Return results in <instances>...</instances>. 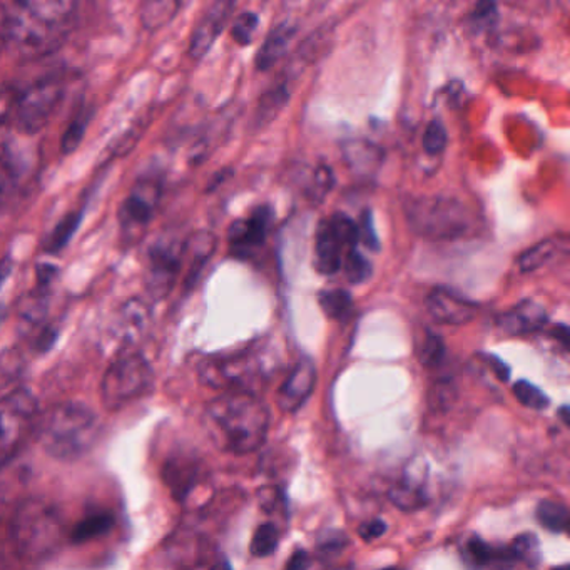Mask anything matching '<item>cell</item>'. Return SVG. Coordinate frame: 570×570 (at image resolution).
Here are the masks:
<instances>
[{"mask_svg":"<svg viewBox=\"0 0 570 570\" xmlns=\"http://www.w3.org/2000/svg\"><path fill=\"white\" fill-rule=\"evenodd\" d=\"M162 482L178 504L186 505L191 495L203 484V462L193 454L178 452L162 465Z\"/></svg>","mask_w":570,"mask_h":570,"instance_id":"13","label":"cell"},{"mask_svg":"<svg viewBox=\"0 0 570 570\" xmlns=\"http://www.w3.org/2000/svg\"><path fill=\"white\" fill-rule=\"evenodd\" d=\"M468 28L475 32V34H482V32L490 31L498 22V9L495 4V0H477L474 11L468 14Z\"/></svg>","mask_w":570,"mask_h":570,"instance_id":"33","label":"cell"},{"mask_svg":"<svg viewBox=\"0 0 570 570\" xmlns=\"http://www.w3.org/2000/svg\"><path fill=\"white\" fill-rule=\"evenodd\" d=\"M513 550L516 559L529 567L540 566L542 562V550L540 542L534 534H522L513 542Z\"/></svg>","mask_w":570,"mask_h":570,"instance_id":"36","label":"cell"},{"mask_svg":"<svg viewBox=\"0 0 570 570\" xmlns=\"http://www.w3.org/2000/svg\"><path fill=\"white\" fill-rule=\"evenodd\" d=\"M386 532L387 524L382 519L368 520V522L361 524L360 529H358V534L365 542H373Z\"/></svg>","mask_w":570,"mask_h":570,"instance_id":"44","label":"cell"},{"mask_svg":"<svg viewBox=\"0 0 570 570\" xmlns=\"http://www.w3.org/2000/svg\"><path fill=\"white\" fill-rule=\"evenodd\" d=\"M81 0H9L18 11L39 24L70 34Z\"/></svg>","mask_w":570,"mask_h":570,"instance_id":"14","label":"cell"},{"mask_svg":"<svg viewBox=\"0 0 570 570\" xmlns=\"http://www.w3.org/2000/svg\"><path fill=\"white\" fill-rule=\"evenodd\" d=\"M410 226L429 240H454L467 233L471 214L461 201L445 197H423L407 207Z\"/></svg>","mask_w":570,"mask_h":570,"instance_id":"5","label":"cell"},{"mask_svg":"<svg viewBox=\"0 0 570 570\" xmlns=\"http://www.w3.org/2000/svg\"><path fill=\"white\" fill-rule=\"evenodd\" d=\"M567 534H569V537H570V519H569V524H567Z\"/></svg>","mask_w":570,"mask_h":570,"instance_id":"51","label":"cell"},{"mask_svg":"<svg viewBox=\"0 0 570 570\" xmlns=\"http://www.w3.org/2000/svg\"><path fill=\"white\" fill-rule=\"evenodd\" d=\"M426 309L440 325L461 327L474 320L477 305L455 293L454 289L433 288L426 296Z\"/></svg>","mask_w":570,"mask_h":570,"instance_id":"15","label":"cell"},{"mask_svg":"<svg viewBox=\"0 0 570 570\" xmlns=\"http://www.w3.org/2000/svg\"><path fill=\"white\" fill-rule=\"evenodd\" d=\"M152 382V371L141 353L119 355L104 373L101 399L110 412L141 399Z\"/></svg>","mask_w":570,"mask_h":570,"instance_id":"7","label":"cell"},{"mask_svg":"<svg viewBox=\"0 0 570 570\" xmlns=\"http://www.w3.org/2000/svg\"><path fill=\"white\" fill-rule=\"evenodd\" d=\"M81 220H83V211H76V213H70L67 217L62 218L54 230L48 234L44 241H42V250L48 255H57L64 247L70 243L71 238L76 233L80 228Z\"/></svg>","mask_w":570,"mask_h":570,"instance_id":"26","label":"cell"},{"mask_svg":"<svg viewBox=\"0 0 570 570\" xmlns=\"http://www.w3.org/2000/svg\"><path fill=\"white\" fill-rule=\"evenodd\" d=\"M295 34L296 25L289 24V22H283V24L276 25V28L266 35L265 42H263L262 48H260L255 61L256 70H258L260 73H266V71L273 70V67L278 64L279 59L288 51Z\"/></svg>","mask_w":570,"mask_h":570,"instance_id":"20","label":"cell"},{"mask_svg":"<svg viewBox=\"0 0 570 570\" xmlns=\"http://www.w3.org/2000/svg\"><path fill=\"white\" fill-rule=\"evenodd\" d=\"M114 524H116V519L109 510H94L73 527L70 536L71 542L86 543L99 539L113 530Z\"/></svg>","mask_w":570,"mask_h":570,"instance_id":"23","label":"cell"},{"mask_svg":"<svg viewBox=\"0 0 570 570\" xmlns=\"http://www.w3.org/2000/svg\"><path fill=\"white\" fill-rule=\"evenodd\" d=\"M316 386V367L312 358H299L292 373L278 392V405L283 412L296 413L312 397Z\"/></svg>","mask_w":570,"mask_h":570,"instance_id":"16","label":"cell"},{"mask_svg":"<svg viewBox=\"0 0 570 570\" xmlns=\"http://www.w3.org/2000/svg\"><path fill=\"white\" fill-rule=\"evenodd\" d=\"M273 224V211L270 207H258L243 220H236L228 230L231 251L238 258H250L255 251L265 246Z\"/></svg>","mask_w":570,"mask_h":570,"instance_id":"11","label":"cell"},{"mask_svg":"<svg viewBox=\"0 0 570 570\" xmlns=\"http://www.w3.org/2000/svg\"><path fill=\"white\" fill-rule=\"evenodd\" d=\"M348 540L347 534L341 530H327L321 534L320 539L316 542V552L320 556V559H337L345 549H347Z\"/></svg>","mask_w":570,"mask_h":570,"instance_id":"38","label":"cell"},{"mask_svg":"<svg viewBox=\"0 0 570 570\" xmlns=\"http://www.w3.org/2000/svg\"><path fill=\"white\" fill-rule=\"evenodd\" d=\"M282 530L276 524L265 522L256 527L255 536L251 539L250 552L256 559L273 556L278 549Z\"/></svg>","mask_w":570,"mask_h":570,"instance_id":"29","label":"cell"},{"mask_svg":"<svg viewBox=\"0 0 570 570\" xmlns=\"http://www.w3.org/2000/svg\"><path fill=\"white\" fill-rule=\"evenodd\" d=\"M514 395L522 403L527 409L532 410H546L549 407L550 400L539 387L534 383L527 382V380H519L514 386Z\"/></svg>","mask_w":570,"mask_h":570,"instance_id":"39","label":"cell"},{"mask_svg":"<svg viewBox=\"0 0 570 570\" xmlns=\"http://www.w3.org/2000/svg\"><path fill=\"white\" fill-rule=\"evenodd\" d=\"M289 101V83L288 80L278 81L265 96L260 99L258 109H256L253 123L255 128H263L266 124L272 123L279 110L286 106Z\"/></svg>","mask_w":570,"mask_h":570,"instance_id":"25","label":"cell"},{"mask_svg":"<svg viewBox=\"0 0 570 570\" xmlns=\"http://www.w3.org/2000/svg\"><path fill=\"white\" fill-rule=\"evenodd\" d=\"M557 241L546 240L540 241L536 246L529 247L526 253H522L519 258L520 272L532 273L536 270L542 268L547 262L556 256Z\"/></svg>","mask_w":570,"mask_h":570,"instance_id":"31","label":"cell"},{"mask_svg":"<svg viewBox=\"0 0 570 570\" xmlns=\"http://www.w3.org/2000/svg\"><path fill=\"white\" fill-rule=\"evenodd\" d=\"M318 303L325 315L331 320H345L353 308V298L347 289H325L318 295Z\"/></svg>","mask_w":570,"mask_h":570,"instance_id":"28","label":"cell"},{"mask_svg":"<svg viewBox=\"0 0 570 570\" xmlns=\"http://www.w3.org/2000/svg\"><path fill=\"white\" fill-rule=\"evenodd\" d=\"M66 97V80L57 74L41 77L25 87L6 84L2 93V123L14 124L22 135L34 136L48 128Z\"/></svg>","mask_w":570,"mask_h":570,"instance_id":"4","label":"cell"},{"mask_svg":"<svg viewBox=\"0 0 570 570\" xmlns=\"http://www.w3.org/2000/svg\"><path fill=\"white\" fill-rule=\"evenodd\" d=\"M260 502H262L263 510L273 513L276 505L282 502V494H279L278 488H263V490L260 492Z\"/></svg>","mask_w":570,"mask_h":570,"instance_id":"46","label":"cell"},{"mask_svg":"<svg viewBox=\"0 0 570 570\" xmlns=\"http://www.w3.org/2000/svg\"><path fill=\"white\" fill-rule=\"evenodd\" d=\"M272 370L268 358L262 351L250 348L228 357H213L200 365V378L204 386L221 390L253 392Z\"/></svg>","mask_w":570,"mask_h":570,"instance_id":"6","label":"cell"},{"mask_svg":"<svg viewBox=\"0 0 570 570\" xmlns=\"http://www.w3.org/2000/svg\"><path fill=\"white\" fill-rule=\"evenodd\" d=\"M161 182L155 178H142L136 182L129 197L119 208V224L124 236L139 238L149 226L159 201H161Z\"/></svg>","mask_w":570,"mask_h":570,"instance_id":"10","label":"cell"},{"mask_svg":"<svg viewBox=\"0 0 570 570\" xmlns=\"http://www.w3.org/2000/svg\"><path fill=\"white\" fill-rule=\"evenodd\" d=\"M341 270H344L345 276H347V279L351 285H361V283L367 282V279L370 278L371 273H373L371 263L361 255L357 247L348 251Z\"/></svg>","mask_w":570,"mask_h":570,"instance_id":"34","label":"cell"},{"mask_svg":"<svg viewBox=\"0 0 570 570\" xmlns=\"http://www.w3.org/2000/svg\"><path fill=\"white\" fill-rule=\"evenodd\" d=\"M9 539L18 559L44 562L61 550L66 526L54 504L38 497L25 498L12 513Z\"/></svg>","mask_w":570,"mask_h":570,"instance_id":"3","label":"cell"},{"mask_svg":"<svg viewBox=\"0 0 570 570\" xmlns=\"http://www.w3.org/2000/svg\"><path fill=\"white\" fill-rule=\"evenodd\" d=\"M423 467L425 465H416L415 472L412 468L407 471L405 477L390 490V500L403 513H415L429 502L425 490L426 477L422 475Z\"/></svg>","mask_w":570,"mask_h":570,"instance_id":"18","label":"cell"},{"mask_svg":"<svg viewBox=\"0 0 570 570\" xmlns=\"http://www.w3.org/2000/svg\"><path fill=\"white\" fill-rule=\"evenodd\" d=\"M2 410L32 420L38 415L39 405L38 400L29 390L15 389L2 400Z\"/></svg>","mask_w":570,"mask_h":570,"instance_id":"32","label":"cell"},{"mask_svg":"<svg viewBox=\"0 0 570 570\" xmlns=\"http://www.w3.org/2000/svg\"><path fill=\"white\" fill-rule=\"evenodd\" d=\"M344 152L348 166L358 172L373 171V169L382 162V152H380V148L371 145V142H348V145L345 146Z\"/></svg>","mask_w":570,"mask_h":570,"instance_id":"27","label":"cell"},{"mask_svg":"<svg viewBox=\"0 0 570 570\" xmlns=\"http://www.w3.org/2000/svg\"><path fill=\"white\" fill-rule=\"evenodd\" d=\"M184 0H146L141 8V24L146 31L166 28L181 11Z\"/></svg>","mask_w":570,"mask_h":570,"instance_id":"24","label":"cell"},{"mask_svg":"<svg viewBox=\"0 0 570 570\" xmlns=\"http://www.w3.org/2000/svg\"><path fill=\"white\" fill-rule=\"evenodd\" d=\"M217 234L211 231H198L186 240V256L189 260L184 282L186 289H191L197 285L204 266L217 251Z\"/></svg>","mask_w":570,"mask_h":570,"instance_id":"19","label":"cell"},{"mask_svg":"<svg viewBox=\"0 0 570 570\" xmlns=\"http://www.w3.org/2000/svg\"><path fill=\"white\" fill-rule=\"evenodd\" d=\"M360 241L371 251L380 250V240H378L377 231H374L373 214L370 210L363 211L360 223Z\"/></svg>","mask_w":570,"mask_h":570,"instance_id":"43","label":"cell"},{"mask_svg":"<svg viewBox=\"0 0 570 570\" xmlns=\"http://www.w3.org/2000/svg\"><path fill=\"white\" fill-rule=\"evenodd\" d=\"M547 324V312L542 305L532 302V299H526L520 302L519 305L514 306L509 312L498 318V325L502 330L507 331L509 335H529L534 331L543 328Z\"/></svg>","mask_w":570,"mask_h":570,"instance_id":"17","label":"cell"},{"mask_svg":"<svg viewBox=\"0 0 570 570\" xmlns=\"http://www.w3.org/2000/svg\"><path fill=\"white\" fill-rule=\"evenodd\" d=\"M448 135L447 129L443 126L440 120H432L429 124V128L425 129L423 135L422 146L425 149L426 155L436 156L445 149L447 146Z\"/></svg>","mask_w":570,"mask_h":570,"instance_id":"42","label":"cell"},{"mask_svg":"<svg viewBox=\"0 0 570 570\" xmlns=\"http://www.w3.org/2000/svg\"><path fill=\"white\" fill-rule=\"evenodd\" d=\"M234 8H236V0H213L208 6L189 38V57L200 61L211 51L214 42L226 29Z\"/></svg>","mask_w":570,"mask_h":570,"instance_id":"12","label":"cell"},{"mask_svg":"<svg viewBox=\"0 0 570 570\" xmlns=\"http://www.w3.org/2000/svg\"><path fill=\"white\" fill-rule=\"evenodd\" d=\"M55 341V331L52 330V328L45 327L42 328L41 335H39L38 340H35V348H38L39 351H48L49 348L54 345Z\"/></svg>","mask_w":570,"mask_h":570,"instance_id":"48","label":"cell"},{"mask_svg":"<svg viewBox=\"0 0 570 570\" xmlns=\"http://www.w3.org/2000/svg\"><path fill=\"white\" fill-rule=\"evenodd\" d=\"M552 337L566 348L567 351H570V327L567 325H556L552 330Z\"/></svg>","mask_w":570,"mask_h":570,"instance_id":"49","label":"cell"},{"mask_svg":"<svg viewBox=\"0 0 570 570\" xmlns=\"http://www.w3.org/2000/svg\"><path fill=\"white\" fill-rule=\"evenodd\" d=\"M445 358V344L436 334H426L420 347V363L426 368L439 367Z\"/></svg>","mask_w":570,"mask_h":570,"instance_id":"40","label":"cell"},{"mask_svg":"<svg viewBox=\"0 0 570 570\" xmlns=\"http://www.w3.org/2000/svg\"><path fill=\"white\" fill-rule=\"evenodd\" d=\"M537 519L550 532H562L569 524L570 513L566 505L559 502L543 500L537 507Z\"/></svg>","mask_w":570,"mask_h":570,"instance_id":"30","label":"cell"},{"mask_svg":"<svg viewBox=\"0 0 570 570\" xmlns=\"http://www.w3.org/2000/svg\"><path fill=\"white\" fill-rule=\"evenodd\" d=\"M465 560L474 567H487L492 563H498V566H513L517 562L516 553H514L513 547L507 549H494V547L485 543L484 540L478 537H472L465 546Z\"/></svg>","mask_w":570,"mask_h":570,"instance_id":"21","label":"cell"},{"mask_svg":"<svg viewBox=\"0 0 570 570\" xmlns=\"http://www.w3.org/2000/svg\"><path fill=\"white\" fill-rule=\"evenodd\" d=\"M335 186V176L331 171L330 166L320 165L316 168L315 175H313V184L309 189V198L315 203H321L327 198L331 189Z\"/></svg>","mask_w":570,"mask_h":570,"instance_id":"41","label":"cell"},{"mask_svg":"<svg viewBox=\"0 0 570 570\" xmlns=\"http://www.w3.org/2000/svg\"><path fill=\"white\" fill-rule=\"evenodd\" d=\"M184 256L186 240H179V238H159L149 247L146 286L152 298H165L171 293L176 278L181 272Z\"/></svg>","mask_w":570,"mask_h":570,"instance_id":"9","label":"cell"},{"mask_svg":"<svg viewBox=\"0 0 570 570\" xmlns=\"http://www.w3.org/2000/svg\"><path fill=\"white\" fill-rule=\"evenodd\" d=\"M484 360L487 361V365L492 368V371L497 374L498 380H502V382H509V365L505 363V361L500 360V358L495 357V355H485Z\"/></svg>","mask_w":570,"mask_h":570,"instance_id":"45","label":"cell"},{"mask_svg":"<svg viewBox=\"0 0 570 570\" xmlns=\"http://www.w3.org/2000/svg\"><path fill=\"white\" fill-rule=\"evenodd\" d=\"M360 243V226L345 213H335L318 223L315 236V268L335 275L344 266L348 251Z\"/></svg>","mask_w":570,"mask_h":570,"instance_id":"8","label":"cell"},{"mask_svg":"<svg viewBox=\"0 0 570 570\" xmlns=\"http://www.w3.org/2000/svg\"><path fill=\"white\" fill-rule=\"evenodd\" d=\"M99 419L80 402H64L42 413L35 436L49 457L76 462L87 454L99 436Z\"/></svg>","mask_w":570,"mask_h":570,"instance_id":"2","label":"cell"},{"mask_svg":"<svg viewBox=\"0 0 570 570\" xmlns=\"http://www.w3.org/2000/svg\"><path fill=\"white\" fill-rule=\"evenodd\" d=\"M272 413L260 397L246 390H228L208 403L204 426L221 451L247 455L265 445Z\"/></svg>","mask_w":570,"mask_h":570,"instance_id":"1","label":"cell"},{"mask_svg":"<svg viewBox=\"0 0 570 570\" xmlns=\"http://www.w3.org/2000/svg\"><path fill=\"white\" fill-rule=\"evenodd\" d=\"M49 309V286L38 285L19 305V324L24 331L34 330L44 324Z\"/></svg>","mask_w":570,"mask_h":570,"instance_id":"22","label":"cell"},{"mask_svg":"<svg viewBox=\"0 0 570 570\" xmlns=\"http://www.w3.org/2000/svg\"><path fill=\"white\" fill-rule=\"evenodd\" d=\"M312 566V557L306 550H296L292 557H289L288 562H286V569H306V567Z\"/></svg>","mask_w":570,"mask_h":570,"instance_id":"47","label":"cell"},{"mask_svg":"<svg viewBox=\"0 0 570 570\" xmlns=\"http://www.w3.org/2000/svg\"><path fill=\"white\" fill-rule=\"evenodd\" d=\"M260 28V15L255 12H243L238 15L236 21L231 25V38L238 45H247L255 39L256 31Z\"/></svg>","mask_w":570,"mask_h":570,"instance_id":"37","label":"cell"},{"mask_svg":"<svg viewBox=\"0 0 570 570\" xmlns=\"http://www.w3.org/2000/svg\"><path fill=\"white\" fill-rule=\"evenodd\" d=\"M559 419L562 420V423L567 426V429H570V407H560Z\"/></svg>","mask_w":570,"mask_h":570,"instance_id":"50","label":"cell"},{"mask_svg":"<svg viewBox=\"0 0 570 570\" xmlns=\"http://www.w3.org/2000/svg\"><path fill=\"white\" fill-rule=\"evenodd\" d=\"M91 114L86 110H81L70 126H67L66 133L62 135L61 139V151L62 155H71L76 151L77 146L83 141L84 135H86L87 124H89Z\"/></svg>","mask_w":570,"mask_h":570,"instance_id":"35","label":"cell"}]
</instances>
